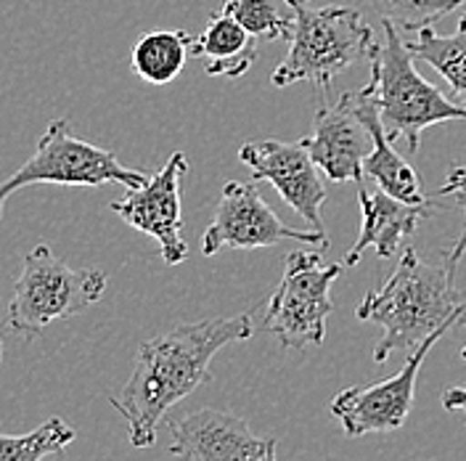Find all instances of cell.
Here are the masks:
<instances>
[{
  "label": "cell",
  "instance_id": "obj_1",
  "mask_svg": "<svg viewBox=\"0 0 466 461\" xmlns=\"http://www.w3.org/2000/svg\"><path fill=\"white\" fill-rule=\"evenodd\" d=\"M252 334V318L241 313L183 323L138 347L136 369L127 384L119 395L109 398L127 425L130 443L136 448H151L162 416L212 379V358L226 345L244 343Z\"/></svg>",
  "mask_w": 466,
  "mask_h": 461
},
{
  "label": "cell",
  "instance_id": "obj_2",
  "mask_svg": "<svg viewBox=\"0 0 466 461\" xmlns=\"http://www.w3.org/2000/svg\"><path fill=\"white\" fill-rule=\"evenodd\" d=\"M459 262H424L406 250L395 273L358 305L355 316L384 329L374 361L384 364L395 350H413L451 318H466V292L456 287Z\"/></svg>",
  "mask_w": 466,
  "mask_h": 461
},
{
  "label": "cell",
  "instance_id": "obj_3",
  "mask_svg": "<svg viewBox=\"0 0 466 461\" xmlns=\"http://www.w3.org/2000/svg\"><path fill=\"white\" fill-rule=\"evenodd\" d=\"M384 43L371 48V80L369 93L377 104L381 128L390 141H406L408 151L416 154L427 128L466 119V107L448 98L440 87L427 83L419 72L413 56L398 35L395 25L381 22Z\"/></svg>",
  "mask_w": 466,
  "mask_h": 461
},
{
  "label": "cell",
  "instance_id": "obj_4",
  "mask_svg": "<svg viewBox=\"0 0 466 461\" xmlns=\"http://www.w3.org/2000/svg\"><path fill=\"white\" fill-rule=\"evenodd\" d=\"M294 11V32L287 58L276 67L270 83L276 87L313 83L323 93L355 61L371 54L374 29L358 8L323 5L310 8V0H287Z\"/></svg>",
  "mask_w": 466,
  "mask_h": 461
},
{
  "label": "cell",
  "instance_id": "obj_5",
  "mask_svg": "<svg viewBox=\"0 0 466 461\" xmlns=\"http://www.w3.org/2000/svg\"><path fill=\"white\" fill-rule=\"evenodd\" d=\"M106 273L96 268H69L54 250L40 241L25 255L22 273L14 284L8 305V326L19 337L32 340L54 321L86 313L104 297Z\"/></svg>",
  "mask_w": 466,
  "mask_h": 461
},
{
  "label": "cell",
  "instance_id": "obj_6",
  "mask_svg": "<svg viewBox=\"0 0 466 461\" xmlns=\"http://www.w3.org/2000/svg\"><path fill=\"white\" fill-rule=\"evenodd\" d=\"M148 180L144 170H133L119 162L115 151L98 149L77 138L72 133V122L66 117L54 119L40 136L35 154L27 162L0 183V218L3 207L14 191L37 183L54 186H104L119 183L125 189H138Z\"/></svg>",
  "mask_w": 466,
  "mask_h": 461
},
{
  "label": "cell",
  "instance_id": "obj_7",
  "mask_svg": "<svg viewBox=\"0 0 466 461\" xmlns=\"http://www.w3.org/2000/svg\"><path fill=\"white\" fill-rule=\"evenodd\" d=\"M342 273V262H326L319 252H289L281 284L276 287L262 318V332L273 334L287 350L320 345L326 318L334 305L329 289Z\"/></svg>",
  "mask_w": 466,
  "mask_h": 461
},
{
  "label": "cell",
  "instance_id": "obj_8",
  "mask_svg": "<svg viewBox=\"0 0 466 461\" xmlns=\"http://www.w3.org/2000/svg\"><path fill=\"white\" fill-rule=\"evenodd\" d=\"M284 239L313 244L320 252L329 250L326 230H297L281 223V218L265 204L258 189V180L238 183L228 180L220 191V202L212 223L202 236L204 258L218 255L220 250H262L276 247Z\"/></svg>",
  "mask_w": 466,
  "mask_h": 461
},
{
  "label": "cell",
  "instance_id": "obj_9",
  "mask_svg": "<svg viewBox=\"0 0 466 461\" xmlns=\"http://www.w3.org/2000/svg\"><path fill=\"white\" fill-rule=\"evenodd\" d=\"M464 318H451L437 332H432L421 345H416L408 355L406 366L390 379L366 387H348L331 401V416L345 427L350 437H363L371 433H392L406 425L413 395H416V376L430 355V350Z\"/></svg>",
  "mask_w": 466,
  "mask_h": 461
},
{
  "label": "cell",
  "instance_id": "obj_10",
  "mask_svg": "<svg viewBox=\"0 0 466 461\" xmlns=\"http://www.w3.org/2000/svg\"><path fill=\"white\" fill-rule=\"evenodd\" d=\"M186 173L188 159L183 151H175L162 165V170L148 175L144 186L127 189L122 200L112 202V212H116L130 229L159 241V252L167 265H177L188 258L180 212V180Z\"/></svg>",
  "mask_w": 466,
  "mask_h": 461
},
{
  "label": "cell",
  "instance_id": "obj_11",
  "mask_svg": "<svg viewBox=\"0 0 466 461\" xmlns=\"http://www.w3.org/2000/svg\"><path fill=\"white\" fill-rule=\"evenodd\" d=\"M319 170L334 183L363 180V159L374 149V136L358 109V90H345L334 101L320 96L313 133L302 138Z\"/></svg>",
  "mask_w": 466,
  "mask_h": 461
},
{
  "label": "cell",
  "instance_id": "obj_12",
  "mask_svg": "<svg viewBox=\"0 0 466 461\" xmlns=\"http://www.w3.org/2000/svg\"><path fill=\"white\" fill-rule=\"evenodd\" d=\"M238 159L252 170L255 180H268L310 230H323L326 186L302 138L294 144L249 141L238 149Z\"/></svg>",
  "mask_w": 466,
  "mask_h": 461
},
{
  "label": "cell",
  "instance_id": "obj_13",
  "mask_svg": "<svg viewBox=\"0 0 466 461\" xmlns=\"http://www.w3.org/2000/svg\"><path fill=\"white\" fill-rule=\"evenodd\" d=\"M177 461H276V437H260L231 411L202 408L170 425Z\"/></svg>",
  "mask_w": 466,
  "mask_h": 461
},
{
  "label": "cell",
  "instance_id": "obj_14",
  "mask_svg": "<svg viewBox=\"0 0 466 461\" xmlns=\"http://www.w3.org/2000/svg\"><path fill=\"white\" fill-rule=\"evenodd\" d=\"M358 202L363 220H360L358 241L350 247L342 262L348 268L358 265L366 250H374L379 258H392L400 250L403 239L413 236L419 223L435 212L432 204H406L381 189L371 191L366 186H358Z\"/></svg>",
  "mask_w": 466,
  "mask_h": 461
},
{
  "label": "cell",
  "instance_id": "obj_15",
  "mask_svg": "<svg viewBox=\"0 0 466 461\" xmlns=\"http://www.w3.org/2000/svg\"><path fill=\"white\" fill-rule=\"evenodd\" d=\"M358 109H360V117L366 119V125H369V130H371V136H374V149H371V154L363 159V173L371 175L381 191H387L390 197H395V200H400V202L432 204V200L424 197L421 189H419L416 170L403 159V154H398V151L392 149V141L387 138V133H384V128H381L377 104H374L369 87H360V90H358Z\"/></svg>",
  "mask_w": 466,
  "mask_h": 461
},
{
  "label": "cell",
  "instance_id": "obj_16",
  "mask_svg": "<svg viewBox=\"0 0 466 461\" xmlns=\"http://www.w3.org/2000/svg\"><path fill=\"white\" fill-rule=\"evenodd\" d=\"M191 56L207 61L204 72L209 77H241L258 61V37L220 8L191 40Z\"/></svg>",
  "mask_w": 466,
  "mask_h": 461
},
{
  "label": "cell",
  "instance_id": "obj_17",
  "mask_svg": "<svg viewBox=\"0 0 466 461\" xmlns=\"http://www.w3.org/2000/svg\"><path fill=\"white\" fill-rule=\"evenodd\" d=\"M191 40L194 37L183 29L146 32L138 37V43L133 46V54H130L133 72L151 86L173 83L191 56Z\"/></svg>",
  "mask_w": 466,
  "mask_h": 461
},
{
  "label": "cell",
  "instance_id": "obj_18",
  "mask_svg": "<svg viewBox=\"0 0 466 461\" xmlns=\"http://www.w3.org/2000/svg\"><path fill=\"white\" fill-rule=\"evenodd\" d=\"M406 46L410 56L430 64L456 96L466 98V11L453 35H437L432 27H424Z\"/></svg>",
  "mask_w": 466,
  "mask_h": 461
},
{
  "label": "cell",
  "instance_id": "obj_19",
  "mask_svg": "<svg viewBox=\"0 0 466 461\" xmlns=\"http://www.w3.org/2000/svg\"><path fill=\"white\" fill-rule=\"evenodd\" d=\"M287 0H226L223 11L258 40H291L294 11Z\"/></svg>",
  "mask_w": 466,
  "mask_h": 461
},
{
  "label": "cell",
  "instance_id": "obj_20",
  "mask_svg": "<svg viewBox=\"0 0 466 461\" xmlns=\"http://www.w3.org/2000/svg\"><path fill=\"white\" fill-rule=\"evenodd\" d=\"M77 433L64 419H48L32 433L0 435V461H43L46 456L61 454Z\"/></svg>",
  "mask_w": 466,
  "mask_h": 461
},
{
  "label": "cell",
  "instance_id": "obj_21",
  "mask_svg": "<svg viewBox=\"0 0 466 461\" xmlns=\"http://www.w3.org/2000/svg\"><path fill=\"white\" fill-rule=\"evenodd\" d=\"M369 5L381 16V22L419 32L466 5V0H369Z\"/></svg>",
  "mask_w": 466,
  "mask_h": 461
},
{
  "label": "cell",
  "instance_id": "obj_22",
  "mask_svg": "<svg viewBox=\"0 0 466 461\" xmlns=\"http://www.w3.org/2000/svg\"><path fill=\"white\" fill-rule=\"evenodd\" d=\"M435 197H453V200H456V204L464 210V230H461V236L456 239L453 250L448 252V260L459 262V260L464 258V252H466V162L451 170L448 180H445V183L437 189Z\"/></svg>",
  "mask_w": 466,
  "mask_h": 461
},
{
  "label": "cell",
  "instance_id": "obj_23",
  "mask_svg": "<svg viewBox=\"0 0 466 461\" xmlns=\"http://www.w3.org/2000/svg\"><path fill=\"white\" fill-rule=\"evenodd\" d=\"M442 408L445 411H464L466 414V384L464 387H448L442 393Z\"/></svg>",
  "mask_w": 466,
  "mask_h": 461
},
{
  "label": "cell",
  "instance_id": "obj_24",
  "mask_svg": "<svg viewBox=\"0 0 466 461\" xmlns=\"http://www.w3.org/2000/svg\"><path fill=\"white\" fill-rule=\"evenodd\" d=\"M461 358H464V361H466V345L461 347Z\"/></svg>",
  "mask_w": 466,
  "mask_h": 461
},
{
  "label": "cell",
  "instance_id": "obj_25",
  "mask_svg": "<svg viewBox=\"0 0 466 461\" xmlns=\"http://www.w3.org/2000/svg\"><path fill=\"white\" fill-rule=\"evenodd\" d=\"M0 361H3V340H0Z\"/></svg>",
  "mask_w": 466,
  "mask_h": 461
}]
</instances>
